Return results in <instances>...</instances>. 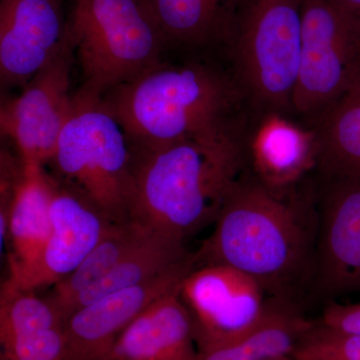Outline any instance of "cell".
Listing matches in <instances>:
<instances>
[{
	"instance_id": "cb8c5ba5",
	"label": "cell",
	"mask_w": 360,
	"mask_h": 360,
	"mask_svg": "<svg viewBox=\"0 0 360 360\" xmlns=\"http://www.w3.org/2000/svg\"><path fill=\"white\" fill-rule=\"evenodd\" d=\"M65 355L63 328L25 333L1 342V360H65Z\"/></svg>"
},
{
	"instance_id": "44dd1931",
	"label": "cell",
	"mask_w": 360,
	"mask_h": 360,
	"mask_svg": "<svg viewBox=\"0 0 360 360\" xmlns=\"http://www.w3.org/2000/svg\"><path fill=\"white\" fill-rule=\"evenodd\" d=\"M150 232L134 221L113 224L79 266L60 283L52 286L45 297L47 302L58 310L63 319V310L75 296L108 276Z\"/></svg>"
},
{
	"instance_id": "ffe728a7",
	"label": "cell",
	"mask_w": 360,
	"mask_h": 360,
	"mask_svg": "<svg viewBox=\"0 0 360 360\" xmlns=\"http://www.w3.org/2000/svg\"><path fill=\"white\" fill-rule=\"evenodd\" d=\"M319 160L315 176L360 179V98L347 94L315 124Z\"/></svg>"
},
{
	"instance_id": "9a60e30c",
	"label": "cell",
	"mask_w": 360,
	"mask_h": 360,
	"mask_svg": "<svg viewBox=\"0 0 360 360\" xmlns=\"http://www.w3.org/2000/svg\"><path fill=\"white\" fill-rule=\"evenodd\" d=\"M180 288L141 312L116 340L106 360H195V328Z\"/></svg>"
},
{
	"instance_id": "5bb4252c",
	"label": "cell",
	"mask_w": 360,
	"mask_h": 360,
	"mask_svg": "<svg viewBox=\"0 0 360 360\" xmlns=\"http://www.w3.org/2000/svg\"><path fill=\"white\" fill-rule=\"evenodd\" d=\"M65 1L0 0L2 89H23L70 41Z\"/></svg>"
},
{
	"instance_id": "3957f363",
	"label": "cell",
	"mask_w": 360,
	"mask_h": 360,
	"mask_svg": "<svg viewBox=\"0 0 360 360\" xmlns=\"http://www.w3.org/2000/svg\"><path fill=\"white\" fill-rule=\"evenodd\" d=\"M132 151L130 219L181 243L214 224L245 172L240 137L233 135Z\"/></svg>"
},
{
	"instance_id": "9c48e42d",
	"label": "cell",
	"mask_w": 360,
	"mask_h": 360,
	"mask_svg": "<svg viewBox=\"0 0 360 360\" xmlns=\"http://www.w3.org/2000/svg\"><path fill=\"white\" fill-rule=\"evenodd\" d=\"M72 37L22 89L2 101L0 127L25 165L46 167L73 106L70 75L75 58Z\"/></svg>"
},
{
	"instance_id": "4fadbf2b",
	"label": "cell",
	"mask_w": 360,
	"mask_h": 360,
	"mask_svg": "<svg viewBox=\"0 0 360 360\" xmlns=\"http://www.w3.org/2000/svg\"><path fill=\"white\" fill-rule=\"evenodd\" d=\"M195 269L194 255L184 264L75 310L63 324L65 360H106L125 328L156 300L176 290Z\"/></svg>"
},
{
	"instance_id": "603a6c76",
	"label": "cell",
	"mask_w": 360,
	"mask_h": 360,
	"mask_svg": "<svg viewBox=\"0 0 360 360\" xmlns=\"http://www.w3.org/2000/svg\"><path fill=\"white\" fill-rule=\"evenodd\" d=\"M291 356L295 360H360V335L314 322Z\"/></svg>"
},
{
	"instance_id": "ba28073f",
	"label": "cell",
	"mask_w": 360,
	"mask_h": 360,
	"mask_svg": "<svg viewBox=\"0 0 360 360\" xmlns=\"http://www.w3.org/2000/svg\"><path fill=\"white\" fill-rule=\"evenodd\" d=\"M310 291L324 302L360 293V179L319 177Z\"/></svg>"
},
{
	"instance_id": "52a82bcc",
	"label": "cell",
	"mask_w": 360,
	"mask_h": 360,
	"mask_svg": "<svg viewBox=\"0 0 360 360\" xmlns=\"http://www.w3.org/2000/svg\"><path fill=\"white\" fill-rule=\"evenodd\" d=\"M360 79V20L335 0H303L292 115L315 127Z\"/></svg>"
},
{
	"instance_id": "7c38bea8",
	"label": "cell",
	"mask_w": 360,
	"mask_h": 360,
	"mask_svg": "<svg viewBox=\"0 0 360 360\" xmlns=\"http://www.w3.org/2000/svg\"><path fill=\"white\" fill-rule=\"evenodd\" d=\"M51 217V233L39 260L7 279L6 285L34 292L52 288L79 266L115 224L84 194L53 176Z\"/></svg>"
},
{
	"instance_id": "ac0fdd59",
	"label": "cell",
	"mask_w": 360,
	"mask_h": 360,
	"mask_svg": "<svg viewBox=\"0 0 360 360\" xmlns=\"http://www.w3.org/2000/svg\"><path fill=\"white\" fill-rule=\"evenodd\" d=\"M168 47L205 49L229 39L246 0H146Z\"/></svg>"
},
{
	"instance_id": "4316f807",
	"label": "cell",
	"mask_w": 360,
	"mask_h": 360,
	"mask_svg": "<svg viewBox=\"0 0 360 360\" xmlns=\"http://www.w3.org/2000/svg\"><path fill=\"white\" fill-rule=\"evenodd\" d=\"M347 94H352V96H357L360 98V79L356 82V84L352 87V89L350 90Z\"/></svg>"
},
{
	"instance_id": "277c9868",
	"label": "cell",
	"mask_w": 360,
	"mask_h": 360,
	"mask_svg": "<svg viewBox=\"0 0 360 360\" xmlns=\"http://www.w3.org/2000/svg\"><path fill=\"white\" fill-rule=\"evenodd\" d=\"M103 96L84 85L73 94L49 165L52 176L84 194L111 221L125 224L131 221L134 151Z\"/></svg>"
},
{
	"instance_id": "7402d4cb",
	"label": "cell",
	"mask_w": 360,
	"mask_h": 360,
	"mask_svg": "<svg viewBox=\"0 0 360 360\" xmlns=\"http://www.w3.org/2000/svg\"><path fill=\"white\" fill-rule=\"evenodd\" d=\"M58 310L34 291L15 290L4 283L0 302V342L14 336L63 328Z\"/></svg>"
},
{
	"instance_id": "30bf717a",
	"label": "cell",
	"mask_w": 360,
	"mask_h": 360,
	"mask_svg": "<svg viewBox=\"0 0 360 360\" xmlns=\"http://www.w3.org/2000/svg\"><path fill=\"white\" fill-rule=\"evenodd\" d=\"M245 174L270 193H295L316 174L317 130L291 113L250 108L241 131Z\"/></svg>"
},
{
	"instance_id": "2e32d148",
	"label": "cell",
	"mask_w": 360,
	"mask_h": 360,
	"mask_svg": "<svg viewBox=\"0 0 360 360\" xmlns=\"http://www.w3.org/2000/svg\"><path fill=\"white\" fill-rule=\"evenodd\" d=\"M52 176L41 165H25V179L14 195L8 215V278L32 269L51 229Z\"/></svg>"
},
{
	"instance_id": "6da1fadb",
	"label": "cell",
	"mask_w": 360,
	"mask_h": 360,
	"mask_svg": "<svg viewBox=\"0 0 360 360\" xmlns=\"http://www.w3.org/2000/svg\"><path fill=\"white\" fill-rule=\"evenodd\" d=\"M213 224L210 238L193 252L195 267L238 269L279 300L298 302L310 291L317 232L315 177L279 196L245 172Z\"/></svg>"
},
{
	"instance_id": "8992f818",
	"label": "cell",
	"mask_w": 360,
	"mask_h": 360,
	"mask_svg": "<svg viewBox=\"0 0 360 360\" xmlns=\"http://www.w3.org/2000/svg\"><path fill=\"white\" fill-rule=\"evenodd\" d=\"M70 23L84 85L101 94L160 65L168 47L146 0H72Z\"/></svg>"
},
{
	"instance_id": "8fae6325",
	"label": "cell",
	"mask_w": 360,
	"mask_h": 360,
	"mask_svg": "<svg viewBox=\"0 0 360 360\" xmlns=\"http://www.w3.org/2000/svg\"><path fill=\"white\" fill-rule=\"evenodd\" d=\"M180 296L193 317L198 349L255 326L270 298L255 279L221 264L195 267L184 278Z\"/></svg>"
},
{
	"instance_id": "83f0119b",
	"label": "cell",
	"mask_w": 360,
	"mask_h": 360,
	"mask_svg": "<svg viewBox=\"0 0 360 360\" xmlns=\"http://www.w3.org/2000/svg\"><path fill=\"white\" fill-rule=\"evenodd\" d=\"M269 360H295L291 355H285V356L276 357V359H272Z\"/></svg>"
},
{
	"instance_id": "7a4b0ae2",
	"label": "cell",
	"mask_w": 360,
	"mask_h": 360,
	"mask_svg": "<svg viewBox=\"0 0 360 360\" xmlns=\"http://www.w3.org/2000/svg\"><path fill=\"white\" fill-rule=\"evenodd\" d=\"M103 96L134 149L240 136L250 110L229 66L203 60L162 61Z\"/></svg>"
},
{
	"instance_id": "d6986e66",
	"label": "cell",
	"mask_w": 360,
	"mask_h": 360,
	"mask_svg": "<svg viewBox=\"0 0 360 360\" xmlns=\"http://www.w3.org/2000/svg\"><path fill=\"white\" fill-rule=\"evenodd\" d=\"M184 243L151 231L98 283L75 296L63 312V322L75 310L103 296L144 283L193 257Z\"/></svg>"
},
{
	"instance_id": "5b68a950",
	"label": "cell",
	"mask_w": 360,
	"mask_h": 360,
	"mask_svg": "<svg viewBox=\"0 0 360 360\" xmlns=\"http://www.w3.org/2000/svg\"><path fill=\"white\" fill-rule=\"evenodd\" d=\"M303 0H246L224 49L250 108L292 115Z\"/></svg>"
},
{
	"instance_id": "d4e9b609",
	"label": "cell",
	"mask_w": 360,
	"mask_h": 360,
	"mask_svg": "<svg viewBox=\"0 0 360 360\" xmlns=\"http://www.w3.org/2000/svg\"><path fill=\"white\" fill-rule=\"evenodd\" d=\"M319 321L329 328L360 335V302H329Z\"/></svg>"
},
{
	"instance_id": "484cf974",
	"label": "cell",
	"mask_w": 360,
	"mask_h": 360,
	"mask_svg": "<svg viewBox=\"0 0 360 360\" xmlns=\"http://www.w3.org/2000/svg\"><path fill=\"white\" fill-rule=\"evenodd\" d=\"M335 1L360 20V0H335Z\"/></svg>"
},
{
	"instance_id": "e0dca14e",
	"label": "cell",
	"mask_w": 360,
	"mask_h": 360,
	"mask_svg": "<svg viewBox=\"0 0 360 360\" xmlns=\"http://www.w3.org/2000/svg\"><path fill=\"white\" fill-rule=\"evenodd\" d=\"M314 322L300 303L269 298L264 316L245 333L198 350L195 360H269L292 354Z\"/></svg>"
}]
</instances>
